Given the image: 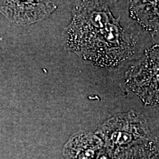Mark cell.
<instances>
[{"label":"cell","instance_id":"7a4b0ae2","mask_svg":"<svg viewBox=\"0 0 159 159\" xmlns=\"http://www.w3.org/2000/svg\"><path fill=\"white\" fill-rule=\"evenodd\" d=\"M56 8L48 1H0V12L12 22L30 24L43 20Z\"/></svg>","mask_w":159,"mask_h":159},{"label":"cell","instance_id":"6da1fadb","mask_svg":"<svg viewBox=\"0 0 159 159\" xmlns=\"http://www.w3.org/2000/svg\"><path fill=\"white\" fill-rule=\"evenodd\" d=\"M68 49L102 67H111L129 60L136 42L120 25L102 2L80 1L73 10L66 29Z\"/></svg>","mask_w":159,"mask_h":159}]
</instances>
